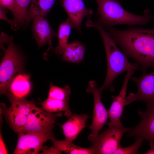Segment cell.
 <instances>
[{"instance_id": "cell-1", "label": "cell", "mask_w": 154, "mask_h": 154, "mask_svg": "<svg viewBox=\"0 0 154 154\" xmlns=\"http://www.w3.org/2000/svg\"><path fill=\"white\" fill-rule=\"evenodd\" d=\"M103 27L126 56L137 62L143 72L154 67V28L120 30L113 26Z\"/></svg>"}, {"instance_id": "cell-2", "label": "cell", "mask_w": 154, "mask_h": 154, "mask_svg": "<svg viewBox=\"0 0 154 154\" xmlns=\"http://www.w3.org/2000/svg\"><path fill=\"white\" fill-rule=\"evenodd\" d=\"M87 27H93L101 35L105 50L107 62V70L104 83L100 88L103 91L108 88L114 91L115 88L113 82L119 74L129 70H141V67L137 62H130L127 56L118 48L117 44L110 35L105 29L100 21L93 22L90 19L86 22Z\"/></svg>"}, {"instance_id": "cell-3", "label": "cell", "mask_w": 154, "mask_h": 154, "mask_svg": "<svg viewBox=\"0 0 154 154\" xmlns=\"http://www.w3.org/2000/svg\"><path fill=\"white\" fill-rule=\"evenodd\" d=\"M97 12L103 26L125 24L131 26L144 25L154 21V15L147 9L143 15H139L125 10L118 0H96Z\"/></svg>"}, {"instance_id": "cell-4", "label": "cell", "mask_w": 154, "mask_h": 154, "mask_svg": "<svg viewBox=\"0 0 154 154\" xmlns=\"http://www.w3.org/2000/svg\"><path fill=\"white\" fill-rule=\"evenodd\" d=\"M5 48H1L5 55L0 66V90L1 94L6 95L9 93V85L14 75L21 72L23 63L21 54L13 42V37H10Z\"/></svg>"}, {"instance_id": "cell-5", "label": "cell", "mask_w": 154, "mask_h": 154, "mask_svg": "<svg viewBox=\"0 0 154 154\" xmlns=\"http://www.w3.org/2000/svg\"><path fill=\"white\" fill-rule=\"evenodd\" d=\"M107 129L94 137L88 136L94 154H114L120 145L123 135L129 132L131 128L123 126L122 123H108Z\"/></svg>"}, {"instance_id": "cell-6", "label": "cell", "mask_w": 154, "mask_h": 154, "mask_svg": "<svg viewBox=\"0 0 154 154\" xmlns=\"http://www.w3.org/2000/svg\"><path fill=\"white\" fill-rule=\"evenodd\" d=\"M6 95L11 106L7 108L5 104H1L0 112L4 115L13 129L19 133L25 124L28 114L36 106L33 100L17 97L10 93Z\"/></svg>"}, {"instance_id": "cell-7", "label": "cell", "mask_w": 154, "mask_h": 154, "mask_svg": "<svg viewBox=\"0 0 154 154\" xmlns=\"http://www.w3.org/2000/svg\"><path fill=\"white\" fill-rule=\"evenodd\" d=\"M62 116V113L61 112L49 113L35 106L28 114L25 124L19 133H45L52 132L56 119Z\"/></svg>"}, {"instance_id": "cell-8", "label": "cell", "mask_w": 154, "mask_h": 154, "mask_svg": "<svg viewBox=\"0 0 154 154\" xmlns=\"http://www.w3.org/2000/svg\"><path fill=\"white\" fill-rule=\"evenodd\" d=\"M87 92L92 94L94 99V107L91 124L89 128L92 133L89 137H94L98 134L99 131L106 124H108V112L103 104L101 98L102 91L97 86L95 81H90L88 82V87L86 90Z\"/></svg>"}, {"instance_id": "cell-9", "label": "cell", "mask_w": 154, "mask_h": 154, "mask_svg": "<svg viewBox=\"0 0 154 154\" xmlns=\"http://www.w3.org/2000/svg\"><path fill=\"white\" fill-rule=\"evenodd\" d=\"M18 140L14 154H38L44 143L55 138L52 132L45 133H18Z\"/></svg>"}, {"instance_id": "cell-10", "label": "cell", "mask_w": 154, "mask_h": 154, "mask_svg": "<svg viewBox=\"0 0 154 154\" xmlns=\"http://www.w3.org/2000/svg\"><path fill=\"white\" fill-rule=\"evenodd\" d=\"M145 111L138 110L140 122L131 129L128 136L140 137L150 142L154 140V102L147 103Z\"/></svg>"}, {"instance_id": "cell-11", "label": "cell", "mask_w": 154, "mask_h": 154, "mask_svg": "<svg viewBox=\"0 0 154 154\" xmlns=\"http://www.w3.org/2000/svg\"><path fill=\"white\" fill-rule=\"evenodd\" d=\"M143 73L139 78L135 77L131 78L132 80L137 85V90L135 94H129L126 99V105L138 100L146 103L154 102V70L148 74Z\"/></svg>"}, {"instance_id": "cell-12", "label": "cell", "mask_w": 154, "mask_h": 154, "mask_svg": "<svg viewBox=\"0 0 154 154\" xmlns=\"http://www.w3.org/2000/svg\"><path fill=\"white\" fill-rule=\"evenodd\" d=\"M62 5L68 15L72 28L80 33V26L85 17L90 18L93 12L86 8L83 0H61Z\"/></svg>"}, {"instance_id": "cell-13", "label": "cell", "mask_w": 154, "mask_h": 154, "mask_svg": "<svg viewBox=\"0 0 154 154\" xmlns=\"http://www.w3.org/2000/svg\"><path fill=\"white\" fill-rule=\"evenodd\" d=\"M89 117L86 114H72L69 119L61 125L65 136L63 140H57V144L65 145L73 142L86 127V122Z\"/></svg>"}, {"instance_id": "cell-14", "label": "cell", "mask_w": 154, "mask_h": 154, "mask_svg": "<svg viewBox=\"0 0 154 154\" xmlns=\"http://www.w3.org/2000/svg\"><path fill=\"white\" fill-rule=\"evenodd\" d=\"M33 20L32 31L38 47L40 48L46 44H48L49 47L47 50L51 49L54 51L52 41L53 38L57 36L56 33L44 17L37 16Z\"/></svg>"}, {"instance_id": "cell-15", "label": "cell", "mask_w": 154, "mask_h": 154, "mask_svg": "<svg viewBox=\"0 0 154 154\" xmlns=\"http://www.w3.org/2000/svg\"><path fill=\"white\" fill-rule=\"evenodd\" d=\"M134 70H128L125 76L121 90L118 96H112L113 102L108 111V118L110 121L109 123H121L120 120L124 106L126 105V95L127 85L130 78L135 72Z\"/></svg>"}, {"instance_id": "cell-16", "label": "cell", "mask_w": 154, "mask_h": 154, "mask_svg": "<svg viewBox=\"0 0 154 154\" xmlns=\"http://www.w3.org/2000/svg\"><path fill=\"white\" fill-rule=\"evenodd\" d=\"M30 77L26 73H20L13 78L9 87V93L19 98L27 96L31 89Z\"/></svg>"}, {"instance_id": "cell-17", "label": "cell", "mask_w": 154, "mask_h": 154, "mask_svg": "<svg viewBox=\"0 0 154 154\" xmlns=\"http://www.w3.org/2000/svg\"><path fill=\"white\" fill-rule=\"evenodd\" d=\"M56 0H32L25 27L35 17L46 16Z\"/></svg>"}, {"instance_id": "cell-18", "label": "cell", "mask_w": 154, "mask_h": 154, "mask_svg": "<svg viewBox=\"0 0 154 154\" xmlns=\"http://www.w3.org/2000/svg\"><path fill=\"white\" fill-rule=\"evenodd\" d=\"M85 50L84 46L79 41L68 44L62 54V59L67 62L79 63L83 60Z\"/></svg>"}, {"instance_id": "cell-19", "label": "cell", "mask_w": 154, "mask_h": 154, "mask_svg": "<svg viewBox=\"0 0 154 154\" xmlns=\"http://www.w3.org/2000/svg\"><path fill=\"white\" fill-rule=\"evenodd\" d=\"M32 0H15L13 19L15 31L25 25L27 18L28 7Z\"/></svg>"}, {"instance_id": "cell-20", "label": "cell", "mask_w": 154, "mask_h": 154, "mask_svg": "<svg viewBox=\"0 0 154 154\" xmlns=\"http://www.w3.org/2000/svg\"><path fill=\"white\" fill-rule=\"evenodd\" d=\"M41 105L40 108L49 113L63 111L64 116L69 118L72 113L70 109L69 101L61 100L49 98L39 103Z\"/></svg>"}, {"instance_id": "cell-21", "label": "cell", "mask_w": 154, "mask_h": 154, "mask_svg": "<svg viewBox=\"0 0 154 154\" xmlns=\"http://www.w3.org/2000/svg\"><path fill=\"white\" fill-rule=\"evenodd\" d=\"M72 28L69 18L61 23L59 26L58 35V44L54 49L58 54H62L68 44V38Z\"/></svg>"}, {"instance_id": "cell-22", "label": "cell", "mask_w": 154, "mask_h": 154, "mask_svg": "<svg viewBox=\"0 0 154 154\" xmlns=\"http://www.w3.org/2000/svg\"><path fill=\"white\" fill-rule=\"evenodd\" d=\"M71 92L70 87L68 85L62 88L55 86L51 83L49 86L48 97L59 100L69 101Z\"/></svg>"}, {"instance_id": "cell-23", "label": "cell", "mask_w": 154, "mask_h": 154, "mask_svg": "<svg viewBox=\"0 0 154 154\" xmlns=\"http://www.w3.org/2000/svg\"><path fill=\"white\" fill-rule=\"evenodd\" d=\"M53 145L61 151H64L67 154H94V150L91 147L82 148L75 145L73 142H70L65 145L53 144Z\"/></svg>"}, {"instance_id": "cell-24", "label": "cell", "mask_w": 154, "mask_h": 154, "mask_svg": "<svg viewBox=\"0 0 154 154\" xmlns=\"http://www.w3.org/2000/svg\"><path fill=\"white\" fill-rule=\"evenodd\" d=\"M144 140L140 137L136 138V141L131 145L124 147L120 146L114 154H137Z\"/></svg>"}, {"instance_id": "cell-25", "label": "cell", "mask_w": 154, "mask_h": 154, "mask_svg": "<svg viewBox=\"0 0 154 154\" xmlns=\"http://www.w3.org/2000/svg\"><path fill=\"white\" fill-rule=\"evenodd\" d=\"M8 13L6 8L0 6V18L1 20L7 21L11 25V28L14 31H15L14 24L13 20L9 19L7 16V14Z\"/></svg>"}, {"instance_id": "cell-26", "label": "cell", "mask_w": 154, "mask_h": 154, "mask_svg": "<svg viewBox=\"0 0 154 154\" xmlns=\"http://www.w3.org/2000/svg\"><path fill=\"white\" fill-rule=\"evenodd\" d=\"M15 0H0V6L10 10L13 13Z\"/></svg>"}, {"instance_id": "cell-27", "label": "cell", "mask_w": 154, "mask_h": 154, "mask_svg": "<svg viewBox=\"0 0 154 154\" xmlns=\"http://www.w3.org/2000/svg\"><path fill=\"white\" fill-rule=\"evenodd\" d=\"M44 154H61L62 152L59 150L53 145L48 148L46 146H43L42 150Z\"/></svg>"}, {"instance_id": "cell-28", "label": "cell", "mask_w": 154, "mask_h": 154, "mask_svg": "<svg viewBox=\"0 0 154 154\" xmlns=\"http://www.w3.org/2000/svg\"><path fill=\"white\" fill-rule=\"evenodd\" d=\"M150 148L149 150L145 153V154H154V143L153 141L149 142Z\"/></svg>"}, {"instance_id": "cell-29", "label": "cell", "mask_w": 154, "mask_h": 154, "mask_svg": "<svg viewBox=\"0 0 154 154\" xmlns=\"http://www.w3.org/2000/svg\"><path fill=\"white\" fill-rule=\"evenodd\" d=\"M118 0L119 1V0Z\"/></svg>"}]
</instances>
